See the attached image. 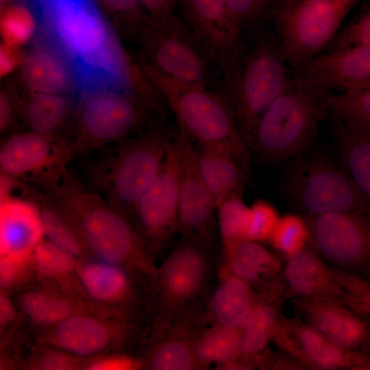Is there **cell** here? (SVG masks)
<instances>
[{
	"instance_id": "obj_1",
	"label": "cell",
	"mask_w": 370,
	"mask_h": 370,
	"mask_svg": "<svg viewBox=\"0 0 370 370\" xmlns=\"http://www.w3.org/2000/svg\"><path fill=\"white\" fill-rule=\"evenodd\" d=\"M46 192L51 194L78 226L95 258L156 278L158 267L147 245L127 217L67 169Z\"/></svg>"
},
{
	"instance_id": "obj_2",
	"label": "cell",
	"mask_w": 370,
	"mask_h": 370,
	"mask_svg": "<svg viewBox=\"0 0 370 370\" xmlns=\"http://www.w3.org/2000/svg\"><path fill=\"white\" fill-rule=\"evenodd\" d=\"M333 95L325 86L294 72L286 89L260 118L249 148L268 165L298 157L311 147Z\"/></svg>"
},
{
	"instance_id": "obj_3",
	"label": "cell",
	"mask_w": 370,
	"mask_h": 370,
	"mask_svg": "<svg viewBox=\"0 0 370 370\" xmlns=\"http://www.w3.org/2000/svg\"><path fill=\"white\" fill-rule=\"evenodd\" d=\"M167 141L162 132L151 129L91 151L95 156L86 166V186L130 219L162 169Z\"/></svg>"
},
{
	"instance_id": "obj_4",
	"label": "cell",
	"mask_w": 370,
	"mask_h": 370,
	"mask_svg": "<svg viewBox=\"0 0 370 370\" xmlns=\"http://www.w3.org/2000/svg\"><path fill=\"white\" fill-rule=\"evenodd\" d=\"M145 70L176 116L179 128L197 145L228 149L249 175L250 149L239 130L232 108L206 86L181 82L151 64Z\"/></svg>"
},
{
	"instance_id": "obj_5",
	"label": "cell",
	"mask_w": 370,
	"mask_h": 370,
	"mask_svg": "<svg viewBox=\"0 0 370 370\" xmlns=\"http://www.w3.org/2000/svg\"><path fill=\"white\" fill-rule=\"evenodd\" d=\"M286 201L306 217L355 212L370 215V203L339 160L310 150L288 162L281 179Z\"/></svg>"
},
{
	"instance_id": "obj_6",
	"label": "cell",
	"mask_w": 370,
	"mask_h": 370,
	"mask_svg": "<svg viewBox=\"0 0 370 370\" xmlns=\"http://www.w3.org/2000/svg\"><path fill=\"white\" fill-rule=\"evenodd\" d=\"M358 1L280 0L271 18L288 65L297 71L321 55Z\"/></svg>"
},
{
	"instance_id": "obj_7",
	"label": "cell",
	"mask_w": 370,
	"mask_h": 370,
	"mask_svg": "<svg viewBox=\"0 0 370 370\" xmlns=\"http://www.w3.org/2000/svg\"><path fill=\"white\" fill-rule=\"evenodd\" d=\"M289 67L277 38L261 40L241 58L230 93L237 125L249 147L260 118L290 84L293 75Z\"/></svg>"
},
{
	"instance_id": "obj_8",
	"label": "cell",
	"mask_w": 370,
	"mask_h": 370,
	"mask_svg": "<svg viewBox=\"0 0 370 370\" xmlns=\"http://www.w3.org/2000/svg\"><path fill=\"white\" fill-rule=\"evenodd\" d=\"M312 245L332 268L370 281V215L355 212L304 216Z\"/></svg>"
},
{
	"instance_id": "obj_9",
	"label": "cell",
	"mask_w": 370,
	"mask_h": 370,
	"mask_svg": "<svg viewBox=\"0 0 370 370\" xmlns=\"http://www.w3.org/2000/svg\"><path fill=\"white\" fill-rule=\"evenodd\" d=\"M138 33L151 65L181 82L206 86L210 59L183 19L174 14L161 23L151 20Z\"/></svg>"
},
{
	"instance_id": "obj_10",
	"label": "cell",
	"mask_w": 370,
	"mask_h": 370,
	"mask_svg": "<svg viewBox=\"0 0 370 370\" xmlns=\"http://www.w3.org/2000/svg\"><path fill=\"white\" fill-rule=\"evenodd\" d=\"M184 22L220 69L229 91L233 89L241 60V28L226 0H178Z\"/></svg>"
},
{
	"instance_id": "obj_11",
	"label": "cell",
	"mask_w": 370,
	"mask_h": 370,
	"mask_svg": "<svg viewBox=\"0 0 370 370\" xmlns=\"http://www.w3.org/2000/svg\"><path fill=\"white\" fill-rule=\"evenodd\" d=\"M74 156L69 141L32 131L15 133L1 145L0 171L46 190L68 169Z\"/></svg>"
},
{
	"instance_id": "obj_12",
	"label": "cell",
	"mask_w": 370,
	"mask_h": 370,
	"mask_svg": "<svg viewBox=\"0 0 370 370\" xmlns=\"http://www.w3.org/2000/svg\"><path fill=\"white\" fill-rule=\"evenodd\" d=\"M179 201L178 155L174 140L168 139L162 169L130 218L151 250L165 243L178 229Z\"/></svg>"
},
{
	"instance_id": "obj_13",
	"label": "cell",
	"mask_w": 370,
	"mask_h": 370,
	"mask_svg": "<svg viewBox=\"0 0 370 370\" xmlns=\"http://www.w3.org/2000/svg\"><path fill=\"white\" fill-rule=\"evenodd\" d=\"M271 341L305 369L370 370V354L338 345L297 316H282Z\"/></svg>"
},
{
	"instance_id": "obj_14",
	"label": "cell",
	"mask_w": 370,
	"mask_h": 370,
	"mask_svg": "<svg viewBox=\"0 0 370 370\" xmlns=\"http://www.w3.org/2000/svg\"><path fill=\"white\" fill-rule=\"evenodd\" d=\"M143 105L119 95L97 96L83 105L79 130L73 141L75 155L118 142L134 134L143 121Z\"/></svg>"
},
{
	"instance_id": "obj_15",
	"label": "cell",
	"mask_w": 370,
	"mask_h": 370,
	"mask_svg": "<svg viewBox=\"0 0 370 370\" xmlns=\"http://www.w3.org/2000/svg\"><path fill=\"white\" fill-rule=\"evenodd\" d=\"M125 319L82 312L44 330L38 341L79 356L93 358L119 352L129 336Z\"/></svg>"
},
{
	"instance_id": "obj_16",
	"label": "cell",
	"mask_w": 370,
	"mask_h": 370,
	"mask_svg": "<svg viewBox=\"0 0 370 370\" xmlns=\"http://www.w3.org/2000/svg\"><path fill=\"white\" fill-rule=\"evenodd\" d=\"M174 143L180 166L178 229L204 243L210 238L217 204L199 173L193 140L179 128Z\"/></svg>"
},
{
	"instance_id": "obj_17",
	"label": "cell",
	"mask_w": 370,
	"mask_h": 370,
	"mask_svg": "<svg viewBox=\"0 0 370 370\" xmlns=\"http://www.w3.org/2000/svg\"><path fill=\"white\" fill-rule=\"evenodd\" d=\"M77 272L86 300L97 312L127 320L138 299L136 280L143 276L97 258L79 259Z\"/></svg>"
},
{
	"instance_id": "obj_18",
	"label": "cell",
	"mask_w": 370,
	"mask_h": 370,
	"mask_svg": "<svg viewBox=\"0 0 370 370\" xmlns=\"http://www.w3.org/2000/svg\"><path fill=\"white\" fill-rule=\"evenodd\" d=\"M296 316L338 345L370 354V317L343 302L325 298H291Z\"/></svg>"
},
{
	"instance_id": "obj_19",
	"label": "cell",
	"mask_w": 370,
	"mask_h": 370,
	"mask_svg": "<svg viewBox=\"0 0 370 370\" xmlns=\"http://www.w3.org/2000/svg\"><path fill=\"white\" fill-rule=\"evenodd\" d=\"M53 26L63 44L88 61L101 57L107 32L88 0H49Z\"/></svg>"
},
{
	"instance_id": "obj_20",
	"label": "cell",
	"mask_w": 370,
	"mask_h": 370,
	"mask_svg": "<svg viewBox=\"0 0 370 370\" xmlns=\"http://www.w3.org/2000/svg\"><path fill=\"white\" fill-rule=\"evenodd\" d=\"M295 73L338 93L370 86V45L323 53Z\"/></svg>"
},
{
	"instance_id": "obj_21",
	"label": "cell",
	"mask_w": 370,
	"mask_h": 370,
	"mask_svg": "<svg viewBox=\"0 0 370 370\" xmlns=\"http://www.w3.org/2000/svg\"><path fill=\"white\" fill-rule=\"evenodd\" d=\"M45 238L38 204L25 197H11L0 201V257L33 256Z\"/></svg>"
},
{
	"instance_id": "obj_22",
	"label": "cell",
	"mask_w": 370,
	"mask_h": 370,
	"mask_svg": "<svg viewBox=\"0 0 370 370\" xmlns=\"http://www.w3.org/2000/svg\"><path fill=\"white\" fill-rule=\"evenodd\" d=\"M282 277L289 298H325L343 301L345 291L332 267L314 250L306 247L285 258Z\"/></svg>"
},
{
	"instance_id": "obj_23",
	"label": "cell",
	"mask_w": 370,
	"mask_h": 370,
	"mask_svg": "<svg viewBox=\"0 0 370 370\" xmlns=\"http://www.w3.org/2000/svg\"><path fill=\"white\" fill-rule=\"evenodd\" d=\"M16 304L23 316L42 330L79 313H98L79 297L37 280L18 291Z\"/></svg>"
},
{
	"instance_id": "obj_24",
	"label": "cell",
	"mask_w": 370,
	"mask_h": 370,
	"mask_svg": "<svg viewBox=\"0 0 370 370\" xmlns=\"http://www.w3.org/2000/svg\"><path fill=\"white\" fill-rule=\"evenodd\" d=\"M201 244L188 238L176 247L158 268L156 278L168 299L185 300L201 288L208 270Z\"/></svg>"
},
{
	"instance_id": "obj_25",
	"label": "cell",
	"mask_w": 370,
	"mask_h": 370,
	"mask_svg": "<svg viewBox=\"0 0 370 370\" xmlns=\"http://www.w3.org/2000/svg\"><path fill=\"white\" fill-rule=\"evenodd\" d=\"M199 173L217 206L233 197H243L247 177L232 153L220 145L195 147Z\"/></svg>"
},
{
	"instance_id": "obj_26",
	"label": "cell",
	"mask_w": 370,
	"mask_h": 370,
	"mask_svg": "<svg viewBox=\"0 0 370 370\" xmlns=\"http://www.w3.org/2000/svg\"><path fill=\"white\" fill-rule=\"evenodd\" d=\"M23 195L38 204L46 238L78 259L95 258L73 218L51 194L25 182Z\"/></svg>"
},
{
	"instance_id": "obj_27",
	"label": "cell",
	"mask_w": 370,
	"mask_h": 370,
	"mask_svg": "<svg viewBox=\"0 0 370 370\" xmlns=\"http://www.w3.org/2000/svg\"><path fill=\"white\" fill-rule=\"evenodd\" d=\"M330 112L339 159L370 203V127Z\"/></svg>"
},
{
	"instance_id": "obj_28",
	"label": "cell",
	"mask_w": 370,
	"mask_h": 370,
	"mask_svg": "<svg viewBox=\"0 0 370 370\" xmlns=\"http://www.w3.org/2000/svg\"><path fill=\"white\" fill-rule=\"evenodd\" d=\"M267 290L268 295L257 296L251 317L242 331L243 357L252 358L265 349L282 317V305L289 298L282 275L274 278Z\"/></svg>"
},
{
	"instance_id": "obj_29",
	"label": "cell",
	"mask_w": 370,
	"mask_h": 370,
	"mask_svg": "<svg viewBox=\"0 0 370 370\" xmlns=\"http://www.w3.org/2000/svg\"><path fill=\"white\" fill-rule=\"evenodd\" d=\"M224 273L251 285L272 280L283 269L280 260L258 242L240 239L223 244Z\"/></svg>"
},
{
	"instance_id": "obj_30",
	"label": "cell",
	"mask_w": 370,
	"mask_h": 370,
	"mask_svg": "<svg viewBox=\"0 0 370 370\" xmlns=\"http://www.w3.org/2000/svg\"><path fill=\"white\" fill-rule=\"evenodd\" d=\"M256 299L250 284L224 273L212 296L210 310L217 325L243 331Z\"/></svg>"
},
{
	"instance_id": "obj_31",
	"label": "cell",
	"mask_w": 370,
	"mask_h": 370,
	"mask_svg": "<svg viewBox=\"0 0 370 370\" xmlns=\"http://www.w3.org/2000/svg\"><path fill=\"white\" fill-rule=\"evenodd\" d=\"M33 258L37 281L55 285L88 304L77 276V257L45 237Z\"/></svg>"
},
{
	"instance_id": "obj_32",
	"label": "cell",
	"mask_w": 370,
	"mask_h": 370,
	"mask_svg": "<svg viewBox=\"0 0 370 370\" xmlns=\"http://www.w3.org/2000/svg\"><path fill=\"white\" fill-rule=\"evenodd\" d=\"M21 76L25 86L35 93L59 95L68 80L62 64L45 51L28 55L21 64Z\"/></svg>"
},
{
	"instance_id": "obj_33",
	"label": "cell",
	"mask_w": 370,
	"mask_h": 370,
	"mask_svg": "<svg viewBox=\"0 0 370 370\" xmlns=\"http://www.w3.org/2000/svg\"><path fill=\"white\" fill-rule=\"evenodd\" d=\"M242 330L217 325L204 332L193 345L200 367L212 363L223 365L242 356Z\"/></svg>"
},
{
	"instance_id": "obj_34",
	"label": "cell",
	"mask_w": 370,
	"mask_h": 370,
	"mask_svg": "<svg viewBox=\"0 0 370 370\" xmlns=\"http://www.w3.org/2000/svg\"><path fill=\"white\" fill-rule=\"evenodd\" d=\"M67 110L66 100L59 95L32 92L25 103L24 116L30 131L59 139L56 134Z\"/></svg>"
},
{
	"instance_id": "obj_35",
	"label": "cell",
	"mask_w": 370,
	"mask_h": 370,
	"mask_svg": "<svg viewBox=\"0 0 370 370\" xmlns=\"http://www.w3.org/2000/svg\"><path fill=\"white\" fill-rule=\"evenodd\" d=\"M269 242L285 258L308 247L311 234L306 217L293 213L280 216Z\"/></svg>"
},
{
	"instance_id": "obj_36",
	"label": "cell",
	"mask_w": 370,
	"mask_h": 370,
	"mask_svg": "<svg viewBox=\"0 0 370 370\" xmlns=\"http://www.w3.org/2000/svg\"><path fill=\"white\" fill-rule=\"evenodd\" d=\"M151 370H191L200 367L193 345L184 340L170 339L158 344L146 362Z\"/></svg>"
},
{
	"instance_id": "obj_37",
	"label": "cell",
	"mask_w": 370,
	"mask_h": 370,
	"mask_svg": "<svg viewBox=\"0 0 370 370\" xmlns=\"http://www.w3.org/2000/svg\"><path fill=\"white\" fill-rule=\"evenodd\" d=\"M90 359L37 341L25 367L31 370H86Z\"/></svg>"
},
{
	"instance_id": "obj_38",
	"label": "cell",
	"mask_w": 370,
	"mask_h": 370,
	"mask_svg": "<svg viewBox=\"0 0 370 370\" xmlns=\"http://www.w3.org/2000/svg\"><path fill=\"white\" fill-rule=\"evenodd\" d=\"M217 212L223 245L245 239L249 206L245 203L243 197L225 199L217 206Z\"/></svg>"
},
{
	"instance_id": "obj_39",
	"label": "cell",
	"mask_w": 370,
	"mask_h": 370,
	"mask_svg": "<svg viewBox=\"0 0 370 370\" xmlns=\"http://www.w3.org/2000/svg\"><path fill=\"white\" fill-rule=\"evenodd\" d=\"M0 27L3 43L16 48L29 40L35 30V21L28 9L13 5L3 11Z\"/></svg>"
},
{
	"instance_id": "obj_40",
	"label": "cell",
	"mask_w": 370,
	"mask_h": 370,
	"mask_svg": "<svg viewBox=\"0 0 370 370\" xmlns=\"http://www.w3.org/2000/svg\"><path fill=\"white\" fill-rule=\"evenodd\" d=\"M368 45H370V1L358 16L337 32L324 49V53Z\"/></svg>"
},
{
	"instance_id": "obj_41",
	"label": "cell",
	"mask_w": 370,
	"mask_h": 370,
	"mask_svg": "<svg viewBox=\"0 0 370 370\" xmlns=\"http://www.w3.org/2000/svg\"><path fill=\"white\" fill-rule=\"evenodd\" d=\"M33 256L23 258L0 257L1 290L20 291L36 281Z\"/></svg>"
},
{
	"instance_id": "obj_42",
	"label": "cell",
	"mask_w": 370,
	"mask_h": 370,
	"mask_svg": "<svg viewBox=\"0 0 370 370\" xmlns=\"http://www.w3.org/2000/svg\"><path fill=\"white\" fill-rule=\"evenodd\" d=\"M330 112L370 127V86L358 91L334 94Z\"/></svg>"
},
{
	"instance_id": "obj_43",
	"label": "cell",
	"mask_w": 370,
	"mask_h": 370,
	"mask_svg": "<svg viewBox=\"0 0 370 370\" xmlns=\"http://www.w3.org/2000/svg\"><path fill=\"white\" fill-rule=\"evenodd\" d=\"M280 215L269 201L260 199L249 206V217L245 239L269 241Z\"/></svg>"
},
{
	"instance_id": "obj_44",
	"label": "cell",
	"mask_w": 370,
	"mask_h": 370,
	"mask_svg": "<svg viewBox=\"0 0 370 370\" xmlns=\"http://www.w3.org/2000/svg\"><path fill=\"white\" fill-rule=\"evenodd\" d=\"M280 0H226L229 10L241 29L271 18Z\"/></svg>"
},
{
	"instance_id": "obj_45",
	"label": "cell",
	"mask_w": 370,
	"mask_h": 370,
	"mask_svg": "<svg viewBox=\"0 0 370 370\" xmlns=\"http://www.w3.org/2000/svg\"><path fill=\"white\" fill-rule=\"evenodd\" d=\"M334 276L345 291L343 304L370 317V281L332 268Z\"/></svg>"
},
{
	"instance_id": "obj_46",
	"label": "cell",
	"mask_w": 370,
	"mask_h": 370,
	"mask_svg": "<svg viewBox=\"0 0 370 370\" xmlns=\"http://www.w3.org/2000/svg\"><path fill=\"white\" fill-rule=\"evenodd\" d=\"M143 364L129 355L113 352L91 358L86 370H136Z\"/></svg>"
},
{
	"instance_id": "obj_47",
	"label": "cell",
	"mask_w": 370,
	"mask_h": 370,
	"mask_svg": "<svg viewBox=\"0 0 370 370\" xmlns=\"http://www.w3.org/2000/svg\"><path fill=\"white\" fill-rule=\"evenodd\" d=\"M108 9L124 17L130 25L138 30L151 18H145L140 14V6H142L139 0H99Z\"/></svg>"
},
{
	"instance_id": "obj_48",
	"label": "cell",
	"mask_w": 370,
	"mask_h": 370,
	"mask_svg": "<svg viewBox=\"0 0 370 370\" xmlns=\"http://www.w3.org/2000/svg\"><path fill=\"white\" fill-rule=\"evenodd\" d=\"M22 315L17 304L10 293L3 290L0 292V333L1 336L13 328Z\"/></svg>"
},
{
	"instance_id": "obj_49",
	"label": "cell",
	"mask_w": 370,
	"mask_h": 370,
	"mask_svg": "<svg viewBox=\"0 0 370 370\" xmlns=\"http://www.w3.org/2000/svg\"><path fill=\"white\" fill-rule=\"evenodd\" d=\"M143 7L150 14V18L157 23L163 22L174 14L177 6L178 0H139Z\"/></svg>"
},
{
	"instance_id": "obj_50",
	"label": "cell",
	"mask_w": 370,
	"mask_h": 370,
	"mask_svg": "<svg viewBox=\"0 0 370 370\" xmlns=\"http://www.w3.org/2000/svg\"><path fill=\"white\" fill-rule=\"evenodd\" d=\"M15 47L3 43L0 49V73L1 76L7 75L16 66L18 58Z\"/></svg>"
},
{
	"instance_id": "obj_51",
	"label": "cell",
	"mask_w": 370,
	"mask_h": 370,
	"mask_svg": "<svg viewBox=\"0 0 370 370\" xmlns=\"http://www.w3.org/2000/svg\"><path fill=\"white\" fill-rule=\"evenodd\" d=\"M14 114V106L9 97L4 92L0 93V131L5 132L11 125Z\"/></svg>"
},
{
	"instance_id": "obj_52",
	"label": "cell",
	"mask_w": 370,
	"mask_h": 370,
	"mask_svg": "<svg viewBox=\"0 0 370 370\" xmlns=\"http://www.w3.org/2000/svg\"></svg>"
}]
</instances>
